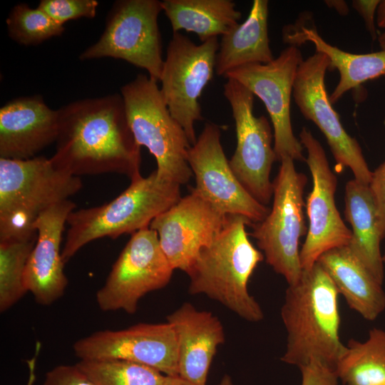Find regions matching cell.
I'll return each mask as SVG.
<instances>
[{
    "instance_id": "6da1fadb",
    "label": "cell",
    "mask_w": 385,
    "mask_h": 385,
    "mask_svg": "<svg viewBox=\"0 0 385 385\" xmlns=\"http://www.w3.org/2000/svg\"><path fill=\"white\" fill-rule=\"evenodd\" d=\"M56 167L78 176L118 173L140 177V148L120 93L73 101L58 109Z\"/></svg>"
},
{
    "instance_id": "7a4b0ae2",
    "label": "cell",
    "mask_w": 385,
    "mask_h": 385,
    "mask_svg": "<svg viewBox=\"0 0 385 385\" xmlns=\"http://www.w3.org/2000/svg\"><path fill=\"white\" fill-rule=\"evenodd\" d=\"M339 293L317 262L288 285L281 318L287 332L283 362L299 369L317 361L334 370L345 349L339 337Z\"/></svg>"
},
{
    "instance_id": "3957f363",
    "label": "cell",
    "mask_w": 385,
    "mask_h": 385,
    "mask_svg": "<svg viewBox=\"0 0 385 385\" xmlns=\"http://www.w3.org/2000/svg\"><path fill=\"white\" fill-rule=\"evenodd\" d=\"M250 225L244 216L227 215L221 230L200 250L187 274L190 294H205L242 319L257 322L264 313L247 284L265 257L248 237L246 225Z\"/></svg>"
},
{
    "instance_id": "277c9868",
    "label": "cell",
    "mask_w": 385,
    "mask_h": 385,
    "mask_svg": "<svg viewBox=\"0 0 385 385\" xmlns=\"http://www.w3.org/2000/svg\"><path fill=\"white\" fill-rule=\"evenodd\" d=\"M180 185L162 180L155 170L131 180L118 196L103 205L72 211L61 250L67 262L88 243L103 237L117 238L149 227L158 215L180 200Z\"/></svg>"
},
{
    "instance_id": "5b68a950",
    "label": "cell",
    "mask_w": 385,
    "mask_h": 385,
    "mask_svg": "<svg viewBox=\"0 0 385 385\" xmlns=\"http://www.w3.org/2000/svg\"><path fill=\"white\" fill-rule=\"evenodd\" d=\"M79 177L60 170L51 158H0V242L36 235L34 223L52 205L82 188Z\"/></svg>"
},
{
    "instance_id": "8992f818",
    "label": "cell",
    "mask_w": 385,
    "mask_h": 385,
    "mask_svg": "<svg viewBox=\"0 0 385 385\" xmlns=\"http://www.w3.org/2000/svg\"><path fill=\"white\" fill-rule=\"evenodd\" d=\"M120 94L130 130L137 144L155 158L158 178L180 185L188 183L192 175L187 161L191 144L170 114L158 81L138 74L120 88Z\"/></svg>"
},
{
    "instance_id": "52a82bcc",
    "label": "cell",
    "mask_w": 385,
    "mask_h": 385,
    "mask_svg": "<svg viewBox=\"0 0 385 385\" xmlns=\"http://www.w3.org/2000/svg\"><path fill=\"white\" fill-rule=\"evenodd\" d=\"M294 161L289 157L282 159L272 182V207L264 220L250 225V235L256 240L266 262L288 285L296 283L301 277L299 244L308 230L304 215L307 179L296 170Z\"/></svg>"
},
{
    "instance_id": "ba28073f",
    "label": "cell",
    "mask_w": 385,
    "mask_h": 385,
    "mask_svg": "<svg viewBox=\"0 0 385 385\" xmlns=\"http://www.w3.org/2000/svg\"><path fill=\"white\" fill-rule=\"evenodd\" d=\"M162 11V1L158 0L115 1L101 37L80 54L79 59H121L160 81L164 63L158 26Z\"/></svg>"
},
{
    "instance_id": "9c48e42d",
    "label": "cell",
    "mask_w": 385,
    "mask_h": 385,
    "mask_svg": "<svg viewBox=\"0 0 385 385\" xmlns=\"http://www.w3.org/2000/svg\"><path fill=\"white\" fill-rule=\"evenodd\" d=\"M218 49L217 37L197 45L180 32L173 33L167 47L161 95L192 145L197 140L195 122L203 119L199 98L215 72Z\"/></svg>"
},
{
    "instance_id": "30bf717a",
    "label": "cell",
    "mask_w": 385,
    "mask_h": 385,
    "mask_svg": "<svg viewBox=\"0 0 385 385\" xmlns=\"http://www.w3.org/2000/svg\"><path fill=\"white\" fill-rule=\"evenodd\" d=\"M174 269L160 247L157 232L146 227L132 234L113 264L105 284L96 293L105 312L135 314L140 299L165 287Z\"/></svg>"
},
{
    "instance_id": "8fae6325",
    "label": "cell",
    "mask_w": 385,
    "mask_h": 385,
    "mask_svg": "<svg viewBox=\"0 0 385 385\" xmlns=\"http://www.w3.org/2000/svg\"><path fill=\"white\" fill-rule=\"evenodd\" d=\"M223 94L232 109L237 137L230 166L245 189L266 205L273 195L270 175L277 161L270 124L265 116L254 115V94L240 82L227 78Z\"/></svg>"
},
{
    "instance_id": "7c38bea8",
    "label": "cell",
    "mask_w": 385,
    "mask_h": 385,
    "mask_svg": "<svg viewBox=\"0 0 385 385\" xmlns=\"http://www.w3.org/2000/svg\"><path fill=\"white\" fill-rule=\"evenodd\" d=\"M329 58L320 52L300 63L292 96L303 116L312 120L324 135L338 172L349 168L354 179L369 185L372 171L368 167L358 141L344 128L333 108L325 86Z\"/></svg>"
},
{
    "instance_id": "4fadbf2b",
    "label": "cell",
    "mask_w": 385,
    "mask_h": 385,
    "mask_svg": "<svg viewBox=\"0 0 385 385\" xmlns=\"http://www.w3.org/2000/svg\"><path fill=\"white\" fill-rule=\"evenodd\" d=\"M302 61L300 50L289 46L270 63L242 66L224 76L240 82L264 103L273 125L277 161L286 157L306 160L304 148L294 135L290 115L294 83Z\"/></svg>"
},
{
    "instance_id": "5bb4252c",
    "label": "cell",
    "mask_w": 385,
    "mask_h": 385,
    "mask_svg": "<svg viewBox=\"0 0 385 385\" xmlns=\"http://www.w3.org/2000/svg\"><path fill=\"white\" fill-rule=\"evenodd\" d=\"M299 136L307 152L305 161L313 182L312 189L306 200L309 226L300 250V263L302 270H305L310 269L324 252L348 246L351 232L336 206L337 178L329 167L323 147L305 127Z\"/></svg>"
},
{
    "instance_id": "9a60e30c",
    "label": "cell",
    "mask_w": 385,
    "mask_h": 385,
    "mask_svg": "<svg viewBox=\"0 0 385 385\" xmlns=\"http://www.w3.org/2000/svg\"><path fill=\"white\" fill-rule=\"evenodd\" d=\"M220 127L206 123L195 143L187 152V161L195 178L191 191L223 215H239L250 222H262L270 209L256 200L234 175L221 144Z\"/></svg>"
},
{
    "instance_id": "2e32d148",
    "label": "cell",
    "mask_w": 385,
    "mask_h": 385,
    "mask_svg": "<svg viewBox=\"0 0 385 385\" xmlns=\"http://www.w3.org/2000/svg\"><path fill=\"white\" fill-rule=\"evenodd\" d=\"M80 360L122 359L178 376L175 332L169 323H140L120 330H101L73 346Z\"/></svg>"
},
{
    "instance_id": "e0dca14e",
    "label": "cell",
    "mask_w": 385,
    "mask_h": 385,
    "mask_svg": "<svg viewBox=\"0 0 385 385\" xmlns=\"http://www.w3.org/2000/svg\"><path fill=\"white\" fill-rule=\"evenodd\" d=\"M226 215L195 192L155 217L150 227L174 270L187 273L199 252L222 228Z\"/></svg>"
},
{
    "instance_id": "ac0fdd59",
    "label": "cell",
    "mask_w": 385,
    "mask_h": 385,
    "mask_svg": "<svg viewBox=\"0 0 385 385\" xmlns=\"http://www.w3.org/2000/svg\"><path fill=\"white\" fill-rule=\"evenodd\" d=\"M75 208L70 199L58 202L41 213L34 223L37 239L26 266L24 284L41 305L55 302L67 287L61 244L67 219Z\"/></svg>"
},
{
    "instance_id": "d6986e66",
    "label": "cell",
    "mask_w": 385,
    "mask_h": 385,
    "mask_svg": "<svg viewBox=\"0 0 385 385\" xmlns=\"http://www.w3.org/2000/svg\"><path fill=\"white\" fill-rule=\"evenodd\" d=\"M59 130L58 110L40 95L19 97L0 109V158L26 160L56 142Z\"/></svg>"
},
{
    "instance_id": "ffe728a7",
    "label": "cell",
    "mask_w": 385,
    "mask_h": 385,
    "mask_svg": "<svg viewBox=\"0 0 385 385\" xmlns=\"http://www.w3.org/2000/svg\"><path fill=\"white\" fill-rule=\"evenodd\" d=\"M178 339V376L197 385H206L217 347L225 342L220 319L188 302L167 317Z\"/></svg>"
},
{
    "instance_id": "44dd1931",
    "label": "cell",
    "mask_w": 385,
    "mask_h": 385,
    "mask_svg": "<svg viewBox=\"0 0 385 385\" xmlns=\"http://www.w3.org/2000/svg\"><path fill=\"white\" fill-rule=\"evenodd\" d=\"M317 262L328 274L349 307L364 319L375 320L385 309L380 284L347 246L322 254Z\"/></svg>"
},
{
    "instance_id": "7402d4cb",
    "label": "cell",
    "mask_w": 385,
    "mask_h": 385,
    "mask_svg": "<svg viewBox=\"0 0 385 385\" xmlns=\"http://www.w3.org/2000/svg\"><path fill=\"white\" fill-rule=\"evenodd\" d=\"M344 200V217L351 227V238L347 247L383 284L384 262L380 248L383 237L369 185L354 178L350 180L345 186Z\"/></svg>"
},
{
    "instance_id": "603a6c76",
    "label": "cell",
    "mask_w": 385,
    "mask_h": 385,
    "mask_svg": "<svg viewBox=\"0 0 385 385\" xmlns=\"http://www.w3.org/2000/svg\"><path fill=\"white\" fill-rule=\"evenodd\" d=\"M283 39L290 46H295L309 41L314 45L316 52L327 56L328 70L336 69L339 73V82L329 96L332 104L337 102L347 91L369 80L385 75V50L364 54L346 52L328 43L315 28L304 26L297 29L285 28Z\"/></svg>"
},
{
    "instance_id": "cb8c5ba5",
    "label": "cell",
    "mask_w": 385,
    "mask_h": 385,
    "mask_svg": "<svg viewBox=\"0 0 385 385\" xmlns=\"http://www.w3.org/2000/svg\"><path fill=\"white\" fill-rule=\"evenodd\" d=\"M268 1L254 0L246 20L222 36L216 56L215 73L252 63H267L274 58L268 36Z\"/></svg>"
},
{
    "instance_id": "d4e9b609",
    "label": "cell",
    "mask_w": 385,
    "mask_h": 385,
    "mask_svg": "<svg viewBox=\"0 0 385 385\" xmlns=\"http://www.w3.org/2000/svg\"><path fill=\"white\" fill-rule=\"evenodd\" d=\"M162 7L173 33L193 32L202 43L225 34L242 16L231 0H164Z\"/></svg>"
},
{
    "instance_id": "484cf974",
    "label": "cell",
    "mask_w": 385,
    "mask_h": 385,
    "mask_svg": "<svg viewBox=\"0 0 385 385\" xmlns=\"http://www.w3.org/2000/svg\"><path fill=\"white\" fill-rule=\"evenodd\" d=\"M334 371L344 385H385V330L370 329L364 342L351 339Z\"/></svg>"
},
{
    "instance_id": "4316f807",
    "label": "cell",
    "mask_w": 385,
    "mask_h": 385,
    "mask_svg": "<svg viewBox=\"0 0 385 385\" xmlns=\"http://www.w3.org/2000/svg\"><path fill=\"white\" fill-rule=\"evenodd\" d=\"M36 235L23 240L0 242V311L14 305L27 292L24 276Z\"/></svg>"
},
{
    "instance_id": "83f0119b",
    "label": "cell",
    "mask_w": 385,
    "mask_h": 385,
    "mask_svg": "<svg viewBox=\"0 0 385 385\" xmlns=\"http://www.w3.org/2000/svg\"><path fill=\"white\" fill-rule=\"evenodd\" d=\"M76 366L95 385H161L165 375L122 359H83Z\"/></svg>"
},
{
    "instance_id": "f1b7e54d",
    "label": "cell",
    "mask_w": 385,
    "mask_h": 385,
    "mask_svg": "<svg viewBox=\"0 0 385 385\" xmlns=\"http://www.w3.org/2000/svg\"><path fill=\"white\" fill-rule=\"evenodd\" d=\"M9 36L24 46H36L53 37L61 36L65 27L38 7L26 3L16 4L6 20Z\"/></svg>"
},
{
    "instance_id": "f546056e",
    "label": "cell",
    "mask_w": 385,
    "mask_h": 385,
    "mask_svg": "<svg viewBox=\"0 0 385 385\" xmlns=\"http://www.w3.org/2000/svg\"><path fill=\"white\" fill-rule=\"evenodd\" d=\"M98 6L96 0H41L37 7L64 26L71 20L94 18Z\"/></svg>"
},
{
    "instance_id": "4dcf8cb0",
    "label": "cell",
    "mask_w": 385,
    "mask_h": 385,
    "mask_svg": "<svg viewBox=\"0 0 385 385\" xmlns=\"http://www.w3.org/2000/svg\"><path fill=\"white\" fill-rule=\"evenodd\" d=\"M42 385H95L76 366L61 364L48 371Z\"/></svg>"
},
{
    "instance_id": "1f68e13d",
    "label": "cell",
    "mask_w": 385,
    "mask_h": 385,
    "mask_svg": "<svg viewBox=\"0 0 385 385\" xmlns=\"http://www.w3.org/2000/svg\"><path fill=\"white\" fill-rule=\"evenodd\" d=\"M301 385H339L334 370L317 361H312L299 368Z\"/></svg>"
},
{
    "instance_id": "d6a6232c",
    "label": "cell",
    "mask_w": 385,
    "mask_h": 385,
    "mask_svg": "<svg viewBox=\"0 0 385 385\" xmlns=\"http://www.w3.org/2000/svg\"><path fill=\"white\" fill-rule=\"evenodd\" d=\"M385 125V119L384 121ZM376 209L383 239L385 238V161L372 171L369 184Z\"/></svg>"
},
{
    "instance_id": "836d02e7",
    "label": "cell",
    "mask_w": 385,
    "mask_h": 385,
    "mask_svg": "<svg viewBox=\"0 0 385 385\" xmlns=\"http://www.w3.org/2000/svg\"><path fill=\"white\" fill-rule=\"evenodd\" d=\"M380 0H354L351 5L354 9L361 16L365 27L372 40L378 38L375 24V14Z\"/></svg>"
},
{
    "instance_id": "e575fe53",
    "label": "cell",
    "mask_w": 385,
    "mask_h": 385,
    "mask_svg": "<svg viewBox=\"0 0 385 385\" xmlns=\"http://www.w3.org/2000/svg\"><path fill=\"white\" fill-rule=\"evenodd\" d=\"M324 2L328 7L334 9L342 16H345L349 13L348 6L343 0H329Z\"/></svg>"
},
{
    "instance_id": "d590c367",
    "label": "cell",
    "mask_w": 385,
    "mask_h": 385,
    "mask_svg": "<svg viewBox=\"0 0 385 385\" xmlns=\"http://www.w3.org/2000/svg\"><path fill=\"white\" fill-rule=\"evenodd\" d=\"M39 349H40V344L38 342L36 345V348L35 356L32 359L27 361L29 369V380L26 385H33L35 381L36 360L38 354L39 352Z\"/></svg>"
},
{
    "instance_id": "8d00e7d4",
    "label": "cell",
    "mask_w": 385,
    "mask_h": 385,
    "mask_svg": "<svg viewBox=\"0 0 385 385\" xmlns=\"http://www.w3.org/2000/svg\"><path fill=\"white\" fill-rule=\"evenodd\" d=\"M161 385H197L179 376H166Z\"/></svg>"
},
{
    "instance_id": "74e56055",
    "label": "cell",
    "mask_w": 385,
    "mask_h": 385,
    "mask_svg": "<svg viewBox=\"0 0 385 385\" xmlns=\"http://www.w3.org/2000/svg\"><path fill=\"white\" fill-rule=\"evenodd\" d=\"M376 19L378 27L385 29V0L380 1L379 4Z\"/></svg>"
},
{
    "instance_id": "f35d334b",
    "label": "cell",
    "mask_w": 385,
    "mask_h": 385,
    "mask_svg": "<svg viewBox=\"0 0 385 385\" xmlns=\"http://www.w3.org/2000/svg\"><path fill=\"white\" fill-rule=\"evenodd\" d=\"M217 385H233L230 376L225 375Z\"/></svg>"
},
{
    "instance_id": "ab89813d",
    "label": "cell",
    "mask_w": 385,
    "mask_h": 385,
    "mask_svg": "<svg viewBox=\"0 0 385 385\" xmlns=\"http://www.w3.org/2000/svg\"><path fill=\"white\" fill-rule=\"evenodd\" d=\"M378 41L381 50H385V31L378 36Z\"/></svg>"
},
{
    "instance_id": "60d3db41",
    "label": "cell",
    "mask_w": 385,
    "mask_h": 385,
    "mask_svg": "<svg viewBox=\"0 0 385 385\" xmlns=\"http://www.w3.org/2000/svg\"><path fill=\"white\" fill-rule=\"evenodd\" d=\"M382 258H383L384 262L385 263V250H384V252L382 253Z\"/></svg>"
}]
</instances>
